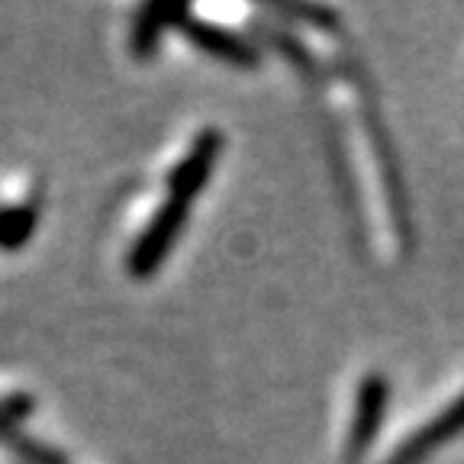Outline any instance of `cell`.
<instances>
[{
	"instance_id": "cell-5",
	"label": "cell",
	"mask_w": 464,
	"mask_h": 464,
	"mask_svg": "<svg viewBox=\"0 0 464 464\" xmlns=\"http://www.w3.org/2000/svg\"><path fill=\"white\" fill-rule=\"evenodd\" d=\"M184 36L203 52V55L217 58V62H226V65H236V68H255L261 62L258 49H255L248 39H242L239 33H232V29H223L217 23H207V20H197L194 14L181 23Z\"/></svg>"
},
{
	"instance_id": "cell-10",
	"label": "cell",
	"mask_w": 464,
	"mask_h": 464,
	"mask_svg": "<svg viewBox=\"0 0 464 464\" xmlns=\"http://www.w3.org/2000/svg\"><path fill=\"white\" fill-rule=\"evenodd\" d=\"M265 33H268V39L277 45V49H284V55H287L297 68H304V72H310V74L319 72L316 58H313L310 52L304 49V43H297V39L287 36V33H277V29H265Z\"/></svg>"
},
{
	"instance_id": "cell-7",
	"label": "cell",
	"mask_w": 464,
	"mask_h": 464,
	"mask_svg": "<svg viewBox=\"0 0 464 464\" xmlns=\"http://www.w3.org/2000/svg\"><path fill=\"white\" fill-rule=\"evenodd\" d=\"M368 126H371V142H374V152H377V161H381V174H384V190L391 194V203H393V219L400 226V236L410 232V217H406V190L400 184V168H397V159H393V145L384 132V123H381V116L377 110L371 107L368 110Z\"/></svg>"
},
{
	"instance_id": "cell-8",
	"label": "cell",
	"mask_w": 464,
	"mask_h": 464,
	"mask_svg": "<svg viewBox=\"0 0 464 464\" xmlns=\"http://www.w3.org/2000/svg\"><path fill=\"white\" fill-rule=\"evenodd\" d=\"M271 10H277L281 16H290V20L310 23L316 29H326V33H335L342 23L333 7H319V4H277Z\"/></svg>"
},
{
	"instance_id": "cell-1",
	"label": "cell",
	"mask_w": 464,
	"mask_h": 464,
	"mask_svg": "<svg viewBox=\"0 0 464 464\" xmlns=\"http://www.w3.org/2000/svg\"><path fill=\"white\" fill-rule=\"evenodd\" d=\"M188 217H190V203L168 197V200L159 207V213L149 219V226L142 229V236L136 239V246H132V252H130V261H126V268H130L136 277L155 275V271L165 265V258L174 248V242L181 239L184 226H188Z\"/></svg>"
},
{
	"instance_id": "cell-3",
	"label": "cell",
	"mask_w": 464,
	"mask_h": 464,
	"mask_svg": "<svg viewBox=\"0 0 464 464\" xmlns=\"http://www.w3.org/2000/svg\"><path fill=\"white\" fill-rule=\"evenodd\" d=\"M461 432H464V393L451 400L442 413L432 416L426 426L416 429L410 439H403L384 464H426L435 451H442L449 442H455Z\"/></svg>"
},
{
	"instance_id": "cell-9",
	"label": "cell",
	"mask_w": 464,
	"mask_h": 464,
	"mask_svg": "<svg viewBox=\"0 0 464 464\" xmlns=\"http://www.w3.org/2000/svg\"><path fill=\"white\" fill-rule=\"evenodd\" d=\"M33 219H36V210L33 207H14L0 217V242L10 248H16L20 242L29 239V232H33Z\"/></svg>"
},
{
	"instance_id": "cell-6",
	"label": "cell",
	"mask_w": 464,
	"mask_h": 464,
	"mask_svg": "<svg viewBox=\"0 0 464 464\" xmlns=\"http://www.w3.org/2000/svg\"><path fill=\"white\" fill-rule=\"evenodd\" d=\"M190 16L188 4H145L136 16V26H132L130 36V49L136 58H152L155 49H159V39L168 26H178Z\"/></svg>"
},
{
	"instance_id": "cell-4",
	"label": "cell",
	"mask_w": 464,
	"mask_h": 464,
	"mask_svg": "<svg viewBox=\"0 0 464 464\" xmlns=\"http://www.w3.org/2000/svg\"><path fill=\"white\" fill-rule=\"evenodd\" d=\"M219 155H223V136H219L217 130H203L200 136L194 139V145H190V152L174 165L171 174H168V197L184 200V203L194 200V197L210 184Z\"/></svg>"
},
{
	"instance_id": "cell-2",
	"label": "cell",
	"mask_w": 464,
	"mask_h": 464,
	"mask_svg": "<svg viewBox=\"0 0 464 464\" xmlns=\"http://www.w3.org/2000/svg\"><path fill=\"white\" fill-rule=\"evenodd\" d=\"M387 406H391V381L381 374H368L358 384L355 397V416L348 426V442H345V461L362 464L371 445L377 442V432L384 426Z\"/></svg>"
}]
</instances>
